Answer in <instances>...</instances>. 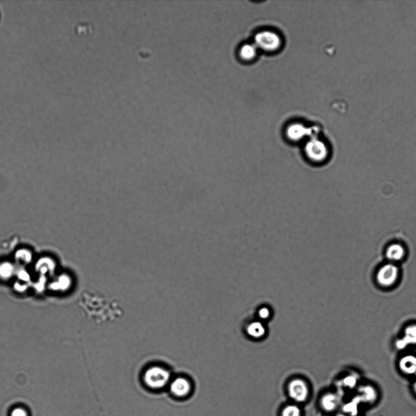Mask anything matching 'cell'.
<instances>
[{"label":"cell","mask_w":416,"mask_h":416,"mask_svg":"<svg viewBox=\"0 0 416 416\" xmlns=\"http://www.w3.org/2000/svg\"><path fill=\"white\" fill-rule=\"evenodd\" d=\"M356 379L352 375L348 376L344 380V383L347 385H353L355 383Z\"/></svg>","instance_id":"7402d4cb"},{"label":"cell","mask_w":416,"mask_h":416,"mask_svg":"<svg viewBox=\"0 0 416 416\" xmlns=\"http://www.w3.org/2000/svg\"><path fill=\"white\" fill-rule=\"evenodd\" d=\"M256 55V49L255 46L247 44L244 45L241 48L240 56L244 60H252L255 57Z\"/></svg>","instance_id":"e0dca14e"},{"label":"cell","mask_w":416,"mask_h":416,"mask_svg":"<svg viewBox=\"0 0 416 416\" xmlns=\"http://www.w3.org/2000/svg\"><path fill=\"white\" fill-rule=\"evenodd\" d=\"M14 259L19 264L28 265L33 261V252L29 249L20 248L15 251Z\"/></svg>","instance_id":"5bb4252c"},{"label":"cell","mask_w":416,"mask_h":416,"mask_svg":"<svg viewBox=\"0 0 416 416\" xmlns=\"http://www.w3.org/2000/svg\"><path fill=\"white\" fill-rule=\"evenodd\" d=\"M17 270L15 266L10 262L0 263V278L2 280H9L16 273Z\"/></svg>","instance_id":"9a60e30c"},{"label":"cell","mask_w":416,"mask_h":416,"mask_svg":"<svg viewBox=\"0 0 416 416\" xmlns=\"http://www.w3.org/2000/svg\"><path fill=\"white\" fill-rule=\"evenodd\" d=\"M399 368L406 374H416V357L406 356L399 361Z\"/></svg>","instance_id":"7c38bea8"},{"label":"cell","mask_w":416,"mask_h":416,"mask_svg":"<svg viewBox=\"0 0 416 416\" xmlns=\"http://www.w3.org/2000/svg\"><path fill=\"white\" fill-rule=\"evenodd\" d=\"M255 41L258 47L262 50L273 51L277 50L281 45V39L276 33L272 31H262L255 36Z\"/></svg>","instance_id":"5b68a950"},{"label":"cell","mask_w":416,"mask_h":416,"mask_svg":"<svg viewBox=\"0 0 416 416\" xmlns=\"http://www.w3.org/2000/svg\"><path fill=\"white\" fill-rule=\"evenodd\" d=\"M304 154L311 163L322 164L329 159V147L325 141L317 137H312L305 143Z\"/></svg>","instance_id":"6da1fadb"},{"label":"cell","mask_w":416,"mask_h":416,"mask_svg":"<svg viewBox=\"0 0 416 416\" xmlns=\"http://www.w3.org/2000/svg\"><path fill=\"white\" fill-rule=\"evenodd\" d=\"M399 276V270L396 265L388 264L382 266L377 274V282L383 287H390L395 284Z\"/></svg>","instance_id":"277c9868"},{"label":"cell","mask_w":416,"mask_h":416,"mask_svg":"<svg viewBox=\"0 0 416 416\" xmlns=\"http://www.w3.org/2000/svg\"><path fill=\"white\" fill-rule=\"evenodd\" d=\"M17 273H18V278H20L21 280H22L24 283H26V281L29 280V274H28V273H27L25 270L21 269V270L18 271V272L17 271Z\"/></svg>","instance_id":"ffe728a7"},{"label":"cell","mask_w":416,"mask_h":416,"mask_svg":"<svg viewBox=\"0 0 416 416\" xmlns=\"http://www.w3.org/2000/svg\"><path fill=\"white\" fill-rule=\"evenodd\" d=\"M414 389L415 392L416 393V381H415V384L414 385Z\"/></svg>","instance_id":"603a6c76"},{"label":"cell","mask_w":416,"mask_h":416,"mask_svg":"<svg viewBox=\"0 0 416 416\" xmlns=\"http://www.w3.org/2000/svg\"><path fill=\"white\" fill-rule=\"evenodd\" d=\"M170 380V372L159 366L151 367L143 375V380L146 385L154 390L162 389L169 383Z\"/></svg>","instance_id":"7a4b0ae2"},{"label":"cell","mask_w":416,"mask_h":416,"mask_svg":"<svg viewBox=\"0 0 416 416\" xmlns=\"http://www.w3.org/2000/svg\"><path fill=\"white\" fill-rule=\"evenodd\" d=\"M320 405L323 410L327 412L333 411L339 405L338 397L334 394H326L321 399Z\"/></svg>","instance_id":"4fadbf2b"},{"label":"cell","mask_w":416,"mask_h":416,"mask_svg":"<svg viewBox=\"0 0 416 416\" xmlns=\"http://www.w3.org/2000/svg\"><path fill=\"white\" fill-rule=\"evenodd\" d=\"M301 408L296 404H290L284 406L281 416H302Z\"/></svg>","instance_id":"ac0fdd59"},{"label":"cell","mask_w":416,"mask_h":416,"mask_svg":"<svg viewBox=\"0 0 416 416\" xmlns=\"http://www.w3.org/2000/svg\"><path fill=\"white\" fill-rule=\"evenodd\" d=\"M191 385L187 378L177 377L171 382L170 391L174 396L179 397H186L189 395L191 391Z\"/></svg>","instance_id":"52a82bcc"},{"label":"cell","mask_w":416,"mask_h":416,"mask_svg":"<svg viewBox=\"0 0 416 416\" xmlns=\"http://www.w3.org/2000/svg\"><path fill=\"white\" fill-rule=\"evenodd\" d=\"M246 333L249 338L258 340L264 338L267 334V328L264 323L259 320L253 321L247 324Z\"/></svg>","instance_id":"ba28073f"},{"label":"cell","mask_w":416,"mask_h":416,"mask_svg":"<svg viewBox=\"0 0 416 416\" xmlns=\"http://www.w3.org/2000/svg\"><path fill=\"white\" fill-rule=\"evenodd\" d=\"M272 316V311L270 307L268 306H262L260 307L258 311H257V316H258V320L264 323L271 319Z\"/></svg>","instance_id":"d6986e66"},{"label":"cell","mask_w":416,"mask_h":416,"mask_svg":"<svg viewBox=\"0 0 416 416\" xmlns=\"http://www.w3.org/2000/svg\"><path fill=\"white\" fill-rule=\"evenodd\" d=\"M11 416H28L25 409L21 408H15L11 412Z\"/></svg>","instance_id":"44dd1931"},{"label":"cell","mask_w":416,"mask_h":416,"mask_svg":"<svg viewBox=\"0 0 416 416\" xmlns=\"http://www.w3.org/2000/svg\"><path fill=\"white\" fill-rule=\"evenodd\" d=\"M406 255V249L402 244L394 243L390 244L386 250L387 258L391 262L402 261Z\"/></svg>","instance_id":"30bf717a"},{"label":"cell","mask_w":416,"mask_h":416,"mask_svg":"<svg viewBox=\"0 0 416 416\" xmlns=\"http://www.w3.org/2000/svg\"><path fill=\"white\" fill-rule=\"evenodd\" d=\"M35 268L38 273L41 274L51 273L56 268V262L50 257H42L36 263Z\"/></svg>","instance_id":"8fae6325"},{"label":"cell","mask_w":416,"mask_h":416,"mask_svg":"<svg viewBox=\"0 0 416 416\" xmlns=\"http://www.w3.org/2000/svg\"><path fill=\"white\" fill-rule=\"evenodd\" d=\"M71 284V278L66 276V275H63V276H61L59 278L57 277L56 280L52 283L51 285L52 290L60 291V292L63 291L64 292V291L69 289Z\"/></svg>","instance_id":"2e32d148"},{"label":"cell","mask_w":416,"mask_h":416,"mask_svg":"<svg viewBox=\"0 0 416 416\" xmlns=\"http://www.w3.org/2000/svg\"><path fill=\"white\" fill-rule=\"evenodd\" d=\"M288 393L290 398L295 403H304L310 396V387L304 379L296 378L289 382Z\"/></svg>","instance_id":"3957f363"},{"label":"cell","mask_w":416,"mask_h":416,"mask_svg":"<svg viewBox=\"0 0 416 416\" xmlns=\"http://www.w3.org/2000/svg\"><path fill=\"white\" fill-rule=\"evenodd\" d=\"M409 345H416V324H412L405 329L403 337L396 342V347L404 349Z\"/></svg>","instance_id":"9c48e42d"},{"label":"cell","mask_w":416,"mask_h":416,"mask_svg":"<svg viewBox=\"0 0 416 416\" xmlns=\"http://www.w3.org/2000/svg\"><path fill=\"white\" fill-rule=\"evenodd\" d=\"M313 131L302 124L294 123L290 124L286 131V135L292 142H299L307 137L312 136Z\"/></svg>","instance_id":"8992f818"}]
</instances>
